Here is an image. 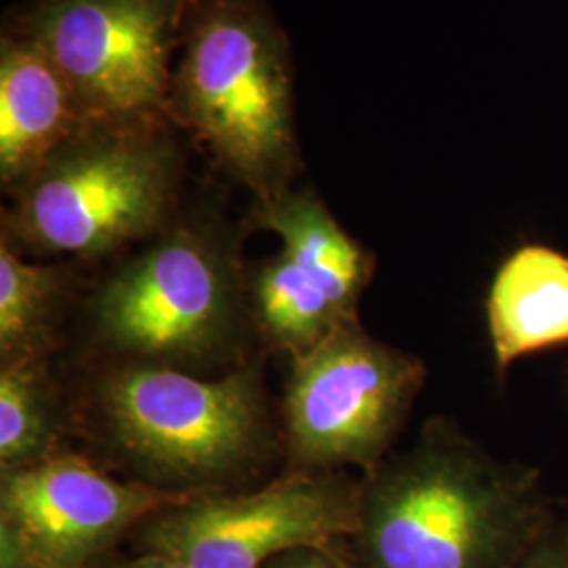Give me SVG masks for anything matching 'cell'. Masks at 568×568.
Returning <instances> with one entry per match:
<instances>
[{
  "label": "cell",
  "mask_w": 568,
  "mask_h": 568,
  "mask_svg": "<svg viewBox=\"0 0 568 568\" xmlns=\"http://www.w3.org/2000/svg\"><path fill=\"white\" fill-rule=\"evenodd\" d=\"M87 119L72 87L39 42L26 34L0 44V180L21 190Z\"/></svg>",
  "instance_id": "obj_10"
},
{
  "label": "cell",
  "mask_w": 568,
  "mask_h": 568,
  "mask_svg": "<svg viewBox=\"0 0 568 568\" xmlns=\"http://www.w3.org/2000/svg\"><path fill=\"white\" fill-rule=\"evenodd\" d=\"M60 422L42 361L0 368V471L37 466L58 455Z\"/></svg>",
  "instance_id": "obj_15"
},
{
  "label": "cell",
  "mask_w": 568,
  "mask_h": 568,
  "mask_svg": "<svg viewBox=\"0 0 568 568\" xmlns=\"http://www.w3.org/2000/svg\"><path fill=\"white\" fill-rule=\"evenodd\" d=\"M95 326L133 361L192 365L217 354L236 323L230 257L196 227H178L100 286Z\"/></svg>",
  "instance_id": "obj_7"
},
{
  "label": "cell",
  "mask_w": 568,
  "mask_h": 568,
  "mask_svg": "<svg viewBox=\"0 0 568 568\" xmlns=\"http://www.w3.org/2000/svg\"><path fill=\"white\" fill-rule=\"evenodd\" d=\"M516 568H568V558L558 539V527L541 544H537Z\"/></svg>",
  "instance_id": "obj_17"
},
{
  "label": "cell",
  "mask_w": 568,
  "mask_h": 568,
  "mask_svg": "<svg viewBox=\"0 0 568 568\" xmlns=\"http://www.w3.org/2000/svg\"><path fill=\"white\" fill-rule=\"evenodd\" d=\"M190 0H41L21 34L74 91L87 122L156 121L169 112L173 49Z\"/></svg>",
  "instance_id": "obj_6"
},
{
  "label": "cell",
  "mask_w": 568,
  "mask_h": 568,
  "mask_svg": "<svg viewBox=\"0 0 568 568\" xmlns=\"http://www.w3.org/2000/svg\"><path fill=\"white\" fill-rule=\"evenodd\" d=\"M556 528L537 469L508 464L447 417L365 474L356 568H516Z\"/></svg>",
  "instance_id": "obj_1"
},
{
  "label": "cell",
  "mask_w": 568,
  "mask_h": 568,
  "mask_svg": "<svg viewBox=\"0 0 568 568\" xmlns=\"http://www.w3.org/2000/svg\"><path fill=\"white\" fill-rule=\"evenodd\" d=\"M253 297L265 335L293 358L321 344L347 321L325 286L283 251L260 267Z\"/></svg>",
  "instance_id": "obj_13"
},
{
  "label": "cell",
  "mask_w": 568,
  "mask_h": 568,
  "mask_svg": "<svg viewBox=\"0 0 568 568\" xmlns=\"http://www.w3.org/2000/svg\"><path fill=\"white\" fill-rule=\"evenodd\" d=\"M361 483L295 471L244 495L196 493L138 527L143 551L190 568H265L295 549H331L358 525Z\"/></svg>",
  "instance_id": "obj_8"
},
{
  "label": "cell",
  "mask_w": 568,
  "mask_h": 568,
  "mask_svg": "<svg viewBox=\"0 0 568 568\" xmlns=\"http://www.w3.org/2000/svg\"><path fill=\"white\" fill-rule=\"evenodd\" d=\"M55 267L30 264L2 239L0 243V356L2 365L42 361L51 344L60 305Z\"/></svg>",
  "instance_id": "obj_14"
},
{
  "label": "cell",
  "mask_w": 568,
  "mask_h": 568,
  "mask_svg": "<svg viewBox=\"0 0 568 568\" xmlns=\"http://www.w3.org/2000/svg\"><path fill=\"white\" fill-rule=\"evenodd\" d=\"M98 405L114 447L183 490L241 471L267 443L264 389L251 368L199 379L178 366L131 361L103 377Z\"/></svg>",
  "instance_id": "obj_4"
},
{
  "label": "cell",
  "mask_w": 568,
  "mask_h": 568,
  "mask_svg": "<svg viewBox=\"0 0 568 568\" xmlns=\"http://www.w3.org/2000/svg\"><path fill=\"white\" fill-rule=\"evenodd\" d=\"M199 490L122 483L77 455L0 476V568H95L122 535Z\"/></svg>",
  "instance_id": "obj_9"
},
{
  "label": "cell",
  "mask_w": 568,
  "mask_h": 568,
  "mask_svg": "<svg viewBox=\"0 0 568 568\" xmlns=\"http://www.w3.org/2000/svg\"><path fill=\"white\" fill-rule=\"evenodd\" d=\"M426 379L419 356L375 339L358 318L335 326L293 358L284 394L291 462L300 471L371 474L389 457Z\"/></svg>",
  "instance_id": "obj_5"
},
{
  "label": "cell",
  "mask_w": 568,
  "mask_h": 568,
  "mask_svg": "<svg viewBox=\"0 0 568 568\" xmlns=\"http://www.w3.org/2000/svg\"><path fill=\"white\" fill-rule=\"evenodd\" d=\"M558 539H560L562 551H565V556L568 558V525L567 527L558 528Z\"/></svg>",
  "instance_id": "obj_19"
},
{
  "label": "cell",
  "mask_w": 568,
  "mask_h": 568,
  "mask_svg": "<svg viewBox=\"0 0 568 568\" xmlns=\"http://www.w3.org/2000/svg\"><path fill=\"white\" fill-rule=\"evenodd\" d=\"M488 344L499 379L518 361L568 344V255L525 244L497 267L485 302Z\"/></svg>",
  "instance_id": "obj_11"
},
{
  "label": "cell",
  "mask_w": 568,
  "mask_h": 568,
  "mask_svg": "<svg viewBox=\"0 0 568 568\" xmlns=\"http://www.w3.org/2000/svg\"><path fill=\"white\" fill-rule=\"evenodd\" d=\"M114 568H190L187 565H183L180 560H173L169 556H161V554H150V551H143L142 556L133 558V560H126L119 567Z\"/></svg>",
  "instance_id": "obj_18"
},
{
  "label": "cell",
  "mask_w": 568,
  "mask_h": 568,
  "mask_svg": "<svg viewBox=\"0 0 568 568\" xmlns=\"http://www.w3.org/2000/svg\"><path fill=\"white\" fill-rule=\"evenodd\" d=\"M265 568H356V565H347L333 549H295L274 558Z\"/></svg>",
  "instance_id": "obj_16"
},
{
  "label": "cell",
  "mask_w": 568,
  "mask_h": 568,
  "mask_svg": "<svg viewBox=\"0 0 568 568\" xmlns=\"http://www.w3.org/2000/svg\"><path fill=\"white\" fill-rule=\"evenodd\" d=\"M169 112L262 201L297 159L288 47L262 0H190Z\"/></svg>",
  "instance_id": "obj_2"
},
{
  "label": "cell",
  "mask_w": 568,
  "mask_h": 568,
  "mask_svg": "<svg viewBox=\"0 0 568 568\" xmlns=\"http://www.w3.org/2000/svg\"><path fill=\"white\" fill-rule=\"evenodd\" d=\"M175 183V148L154 121L87 122L21 187L2 239L98 257L156 232Z\"/></svg>",
  "instance_id": "obj_3"
},
{
  "label": "cell",
  "mask_w": 568,
  "mask_h": 568,
  "mask_svg": "<svg viewBox=\"0 0 568 568\" xmlns=\"http://www.w3.org/2000/svg\"><path fill=\"white\" fill-rule=\"evenodd\" d=\"M257 225L276 234L281 251L325 286L352 321L375 272V260L312 192H278L260 203Z\"/></svg>",
  "instance_id": "obj_12"
}]
</instances>
